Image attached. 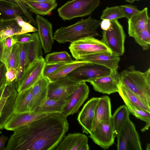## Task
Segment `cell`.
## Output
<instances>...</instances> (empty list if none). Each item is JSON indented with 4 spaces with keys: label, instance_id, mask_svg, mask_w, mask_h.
Here are the masks:
<instances>
[{
    "label": "cell",
    "instance_id": "6da1fadb",
    "mask_svg": "<svg viewBox=\"0 0 150 150\" xmlns=\"http://www.w3.org/2000/svg\"><path fill=\"white\" fill-rule=\"evenodd\" d=\"M67 117L62 113H52L14 131L5 150H52L69 129Z\"/></svg>",
    "mask_w": 150,
    "mask_h": 150
},
{
    "label": "cell",
    "instance_id": "7a4b0ae2",
    "mask_svg": "<svg viewBox=\"0 0 150 150\" xmlns=\"http://www.w3.org/2000/svg\"><path fill=\"white\" fill-rule=\"evenodd\" d=\"M100 23V20L90 16L71 25L58 29L54 33V39L59 43H64L85 37L98 36L97 29Z\"/></svg>",
    "mask_w": 150,
    "mask_h": 150
},
{
    "label": "cell",
    "instance_id": "3957f363",
    "mask_svg": "<svg viewBox=\"0 0 150 150\" xmlns=\"http://www.w3.org/2000/svg\"><path fill=\"white\" fill-rule=\"evenodd\" d=\"M120 76L121 82L150 107V68L142 72L131 65L122 71Z\"/></svg>",
    "mask_w": 150,
    "mask_h": 150
},
{
    "label": "cell",
    "instance_id": "277c9868",
    "mask_svg": "<svg viewBox=\"0 0 150 150\" xmlns=\"http://www.w3.org/2000/svg\"><path fill=\"white\" fill-rule=\"evenodd\" d=\"M100 0H72L59 8V16L64 20L91 14L99 6Z\"/></svg>",
    "mask_w": 150,
    "mask_h": 150
},
{
    "label": "cell",
    "instance_id": "5b68a950",
    "mask_svg": "<svg viewBox=\"0 0 150 150\" xmlns=\"http://www.w3.org/2000/svg\"><path fill=\"white\" fill-rule=\"evenodd\" d=\"M69 49L72 57L78 60L84 56L100 52H112L101 40L90 36L82 38L71 42Z\"/></svg>",
    "mask_w": 150,
    "mask_h": 150
},
{
    "label": "cell",
    "instance_id": "8992f818",
    "mask_svg": "<svg viewBox=\"0 0 150 150\" xmlns=\"http://www.w3.org/2000/svg\"><path fill=\"white\" fill-rule=\"evenodd\" d=\"M110 21L111 26L108 30H103L101 41L113 53L120 56L125 52V34L122 26L117 20Z\"/></svg>",
    "mask_w": 150,
    "mask_h": 150
},
{
    "label": "cell",
    "instance_id": "52a82bcc",
    "mask_svg": "<svg viewBox=\"0 0 150 150\" xmlns=\"http://www.w3.org/2000/svg\"><path fill=\"white\" fill-rule=\"evenodd\" d=\"M79 83L67 76L50 82L48 86L47 98L57 100L69 99Z\"/></svg>",
    "mask_w": 150,
    "mask_h": 150
},
{
    "label": "cell",
    "instance_id": "ba28073f",
    "mask_svg": "<svg viewBox=\"0 0 150 150\" xmlns=\"http://www.w3.org/2000/svg\"><path fill=\"white\" fill-rule=\"evenodd\" d=\"M116 137L118 150H142L138 133L129 119L122 126Z\"/></svg>",
    "mask_w": 150,
    "mask_h": 150
},
{
    "label": "cell",
    "instance_id": "9c48e42d",
    "mask_svg": "<svg viewBox=\"0 0 150 150\" xmlns=\"http://www.w3.org/2000/svg\"><path fill=\"white\" fill-rule=\"evenodd\" d=\"M111 71L104 66L89 62L77 68L66 76L78 82H89L108 75Z\"/></svg>",
    "mask_w": 150,
    "mask_h": 150
},
{
    "label": "cell",
    "instance_id": "30bf717a",
    "mask_svg": "<svg viewBox=\"0 0 150 150\" xmlns=\"http://www.w3.org/2000/svg\"><path fill=\"white\" fill-rule=\"evenodd\" d=\"M89 134L96 144L104 149H108L114 143L115 137L112 118L99 123Z\"/></svg>",
    "mask_w": 150,
    "mask_h": 150
},
{
    "label": "cell",
    "instance_id": "8fae6325",
    "mask_svg": "<svg viewBox=\"0 0 150 150\" xmlns=\"http://www.w3.org/2000/svg\"><path fill=\"white\" fill-rule=\"evenodd\" d=\"M45 64V59L40 57L28 67L22 79L18 84V93L32 87L43 76V71Z\"/></svg>",
    "mask_w": 150,
    "mask_h": 150
},
{
    "label": "cell",
    "instance_id": "7c38bea8",
    "mask_svg": "<svg viewBox=\"0 0 150 150\" xmlns=\"http://www.w3.org/2000/svg\"><path fill=\"white\" fill-rule=\"evenodd\" d=\"M120 82V74L117 70L111 71L108 75L89 82L95 91L109 95L118 92V86Z\"/></svg>",
    "mask_w": 150,
    "mask_h": 150
},
{
    "label": "cell",
    "instance_id": "4fadbf2b",
    "mask_svg": "<svg viewBox=\"0 0 150 150\" xmlns=\"http://www.w3.org/2000/svg\"><path fill=\"white\" fill-rule=\"evenodd\" d=\"M89 89L85 82L79 83L77 88L71 96L62 113L67 117L76 113L88 97Z\"/></svg>",
    "mask_w": 150,
    "mask_h": 150
},
{
    "label": "cell",
    "instance_id": "5bb4252c",
    "mask_svg": "<svg viewBox=\"0 0 150 150\" xmlns=\"http://www.w3.org/2000/svg\"><path fill=\"white\" fill-rule=\"evenodd\" d=\"M79 60L104 66L111 71H114L118 69L120 57L112 52H105L84 56L81 57Z\"/></svg>",
    "mask_w": 150,
    "mask_h": 150
},
{
    "label": "cell",
    "instance_id": "9a60e30c",
    "mask_svg": "<svg viewBox=\"0 0 150 150\" xmlns=\"http://www.w3.org/2000/svg\"><path fill=\"white\" fill-rule=\"evenodd\" d=\"M38 35L45 54L50 52L54 43L52 25L47 19L39 15L36 17Z\"/></svg>",
    "mask_w": 150,
    "mask_h": 150
},
{
    "label": "cell",
    "instance_id": "2e32d148",
    "mask_svg": "<svg viewBox=\"0 0 150 150\" xmlns=\"http://www.w3.org/2000/svg\"><path fill=\"white\" fill-rule=\"evenodd\" d=\"M100 97H93L84 105L77 118L83 132L87 134L91 132L93 127L96 106Z\"/></svg>",
    "mask_w": 150,
    "mask_h": 150
},
{
    "label": "cell",
    "instance_id": "e0dca14e",
    "mask_svg": "<svg viewBox=\"0 0 150 150\" xmlns=\"http://www.w3.org/2000/svg\"><path fill=\"white\" fill-rule=\"evenodd\" d=\"M51 114L35 111L13 113L5 124L4 128L7 130L14 131L23 126Z\"/></svg>",
    "mask_w": 150,
    "mask_h": 150
},
{
    "label": "cell",
    "instance_id": "ac0fdd59",
    "mask_svg": "<svg viewBox=\"0 0 150 150\" xmlns=\"http://www.w3.org/2000/svg\"><path fill=\"white\" fill-rule=\"evenodd\" d=\"M50 81L43 76L32 87V97L29 105L30 112H33L47 98L48 86Z\"/></svg>",
    "mask_w": 150,
    "mask_h": 150
},
{
    "label": "cell",
    "instance_id": "d6986e66",
    "mask_svg": "<svg viewBox=\"0 0 150 150\" xmlns=\"http://www.w3.org/2000/svg\"><path fill=\"white\" fill-rule=\"evenodd\" d=\"M87 137L84 134L76 133L69 134L62 139L55 149L56 150H81L88 143Z\"/></svg>",
    "mask_w": 150,
    "mask_h": 150
},
{
    "label": "cell",
    "instance_id": "ffe728a7",
    "mask_svg": "<svg viewBox=\"0 0 150 150\" xmlns=\"http://www.w3.org/2000/svg\"><path fill=\"white\" fill-rule=\"evenodd\" d=\"M110 99L108 96L100 97L95 108L92 129L100 122L110 120L112 117Z\"/></svg>",
    "mask_w": 150,
    "mask_h": 150
},
{
    "label": "cell",
    "instance_id": "44dd1931",
    "mask_svg": "<svg viewBox=\"0 0 150 150\" xmlns=\"http://www.w3.org/2000/svg\"><path fill=\"white\" fill-rule=\"evenodd\" d=\"M149 17L148 8L145 7L128 20V33L129 36L133 38L137 33L147 28V23Z\"/></svg>",
    "mask_w": 150,
    "mask_h": 150
},
{
    "label": "cell",
    "instance_id": "7402d4cb",
    "mask_svg": "<svg viewBox=\"0 0 150 150\" xmlns=\"http://www.w3.org/2000/svg\"><path fill=\"white\" fill-rule=\"evenodd\" d=\"M17 94L14 92L9 95L3 96L0 100V129L4 128L5 124L14 113Z\"/></svg>",
    "mask_w": 150,
    "mask_h": 150
},
{
    "label": "cell",
    "instance_id": "603a6c76",
    "mask_svg": "<svg viewBox=\"0 0 150 150\" xmlns=\"http://www.w3.org/2000/svg\"><path fill=\"white\" fill-rule=\"evenodd\" d=\"M118 88V93L122 99H125L135 106L150 112V107L147 105L138 95L121 82Z\"/></svg>",
    "mask_w": 150,
    "mask_h": 150
},
{
    "label": "cell",
    "instance_id": "cb8c5ba5",
    "mask_svg": "<svg viewBox=\"0 0 150 150\" xmlns=\"http://www.w3.org/2000/svg\"><path fill=\"white\" fill-rule=\"evenodd\" d=\"M24 13L21 8L7 1L0 0V21L15 19Z\"/></svg>",
    "mask_w": 150,
    "mask_h": 150
},
{
    "label": "cell",
    "instance_id": "d4e9b609",
    "mask_svg": "<svg viewBox=\"0 0 150 150\" xmlns=\"http://www.w3.org/2000/svg\"><path fill=\"white\" fill-rule=\"evenodd\" d=\"M32 97V87L18 93L14 108V113L30 112L29 105Z\"/></svg>",
    "mask_w": 150,
    "mask_h": 150
},
{
    "label": "cell",
    "instance_id": "484cf974",
    "mask_svg": "<svg viewBox=\"0 0 150 150\" xmlns=\"http://www.w3.org/2000/svg\"><path fill=\"white\" fill-rule=\"evenodd\" d=\"M69 100H57L47 98L35 111L45 113H62Z\"/></svg>",
    "mask_w": 150,
    "mask_h": 150
},
{
    "label": "cell",
    "instance_id": "4316f807",
    "mask_svg": "<svg viewBox=\"0 0 150 150\" xmlns=\"http://www.w3.org/2000/svg\"><path fill=\"white\" fill-rule=\"evenodd\" d=\"M89 62L87 61L74 60L62 64L55 71L46 78L50 82L54 81L59 78L66 76L77 68Z\"/></svg>",
    "mask_w": 150,
    "mask_h": 150
},
{
    "label": "cell",
    "instance_id": "83f0119b",
    "mask_svg": "<svg viewBox=\"0 0 150 150\" xmlns=\"http://www.w3.org/2000/svg\"><path fill=\"white\" fill-rule=\"evenodd\" d=\"M32 34L33 37V40L27 43L28 67L38 58L42 57L43 55L42 48L38 33L34 32Z\"/></svg>",
    "mask_w": 150,
    "mask_h": 150
},
{
    "label": "cell",
    "instance_id": "f1b7e54d",
    "mask_svg": "<svg viewBox=\"0 0 150 150\" xmlns=\"http://www.w3.org/2000/svg\"><path fill=\"white\" fill-rule=\"evenodd\" d=\"M129 112L125 105L117 108L112 117L114 132L115 137L124 123L129 119Z\"/></svg>",
    "mask_w": 150,
    "mask_h": 150
},
{
    "label": "cell",
    "instance_id": "f546056e",
    "mask_svg": "<svg viewBox=\"0 0 150 150\" xmlns=\"http://www.w3.org/2000/svg\"><path fill=\"white\" fill-rule=\"evenodd\" d=\"M25 4L28 10L38 15H48L57 5L56 1L48 2H34L26 1Z\"/></svg>",
    "mask_w": 150,
    "mask_h": 150
},
{
    "label": "cell",
    "instance_id": "4dcf8cb0",
    "mask_svg": "<svg viewBox=\"0 0 150 150\" xmlns=\"http://www.w3.org/2000/svg\"><path fill=\"white\" fill-rule=\"evenodd\" d=\"M122 99L129 112L136 118L146 122V125L141 131L144 132L148 130L150 126V112L135 106L125 99Z\"/></svg>",
    "mask_w": 150,
    "mask_h": 150
},
{
    "label": "cell",
    "instance_id": "1f68e13d",
    "mask_svg": "<svg viewBox=\"0 0 150 150\" xmlns=\"http://www.w3.org/2000/svg\"><path fill=\"white\" fill-rule=\"evenodd\" d=\"M21 29L15 19L0 21V40L13 36L20 32Z\"/></svg>",
    "mask_w": 150,
    "mask_h": 150
},
{
    "label": "cell",
    "instance_id": "d6a6232c",
    "mask_svg": "<svg viewBox=\"0 0 150 150\" xmlns=\"http://www.w3.org/2000/svg\"><path fill=\"white\" fill-rule=\"evenodd\" d=\"M19 62L17 78L15 80L18 85L22 79L28 64L27 43H19Z\"/></svg>",
    "mask_w": 150,
    "mask_h": 150
},
{
    "label": "cell",
    "instance_id": "836d02e7",
    "mask_svg": "<svg viewBox=\"0 0 150 150\" xmlns=\"http://www.w3.org/2000/svg\"><path fill=\"white\" fill-rule=\"evenodd\" d=\"M45 60L46 64H65L74 60L71 55L66 51L54 52L47 54Z\"/></svg>",
    "mask_w": 150,
    "mask_h": 150
},
{
    "label": "cell",
    "instance_id": "e575fe53",
    "mask_svg": "<svg viewBox=\"0 0 150 150\" xmlns=\"http://www.w3.org/2000/svg\"><path fill=\"white\" fill-rule=\"evenodd\" d=\"M17 43L13 36L0 40V61L4 63L10 53L13 46Z\"/></svg>",
    "mask_w": 150,
    "mask_h": 150
},
{
    "label": "cell",
    "instance_id": "d590c367",
    "mask_svg": "<svg viewBox=\"0 0 150 150\" xmlns=\"http://www.w3.org/2000/svg\"><path fill=\"white\" fill-rule=\"evenodd\" d=\"M124 17L120 6L107 7L103 11L100 19L110 21L117 20Z\"/></svg>",
    "mask_w": 150,
    "mask_h": 150
},
{
    "label": "cell",
    "instance_id": "8d00e7d4",
    "mask_svg": "<svg viewBox=\"0 0 150 150\" xmlns=\"http://www.w3.org/2000/svg\"><path fill=\"white\" fill-rule=\"evenodd\" d=\"M20 45L17 43L13 47L11 52L4 63L6 68H12L17 71L19 62Z\"/></svg>",
    "mask_w": 150,
    "mask_h": 150
},
{
    "label": "cell",
    "instance_id": "74e56055",
    "mask_svg": "<svg viewBox=\"0 0 150 150\" xmlns=\"http://www.w3.org/2000/svg\"><path fill=\"white\" fill-rule=\"evenodd\" d=\"M150 31L146 28L136 34L133 37L144 50L149 49L150 46Z\"/></svg>",
    "mask_w": 150,
    "mask_h": 150
},
{
    "label": "cell",
    "instance_id": "f35d334b",
    "mask_svg": "<svg viewBox=\"0 0 150 150\" xmlns=\"http://www.w3.org/2000/svg\"><path fill=\"white\" fill-rule=\"evenodd\" d=\"M15 19L21 28L20 31L16 33V35L38 31L37 29L32 25L29 23L25 21L20 16H17Z\"/></svg>",
    "mask_w": 150,
    "mask_h": 150
},
{
    "label": "cell",
    "instance_id": "ab89813d",
    "mask_svg": "<svg viewBox=\"0 0 150 150\" xmlns=\"http://www.w3.org/2000/svg\"><path fill=\"white\" fill-rule=\"evenodd\" d=\"M124 17L128 20L140 11L136 6L131 4L120 6Z\"/></svg>",
    "mask_w": 150,
    "mask_h": 150
},
{
    "label": "cell",
    "instance_id": "60d3db41",
    "mask_svg": "<svg viewBox=\"0 0 150 150\" xmlns=\"http://www.w3.org/2000/svg\"><path fill=\"white\" fill-rule=\"evenodd\" d=\"M17 84L15 81L0 88V100L3 96L9 95L14 91L17 90Z\"/></svg>",
    "mask_w": 150,
    "mask_h": 150
},
{
    "label": "cell",
    "instance_id": "b9f144b4",
    "mask_svg": "<svg viewBox=\"0 0 150 150\" xmlns=\"http://www.w3.org/2000/svg\"><path fill=\"white\" fill-rule=\"evenodd\" d=\"M13 37L16 39L17 43L21 44L28 43L32 41L33 40V34L28 33L16 35Z\"/></svg>",
    "mask_w": 150,
    "mask_h": 150
},
{
    "label": "cell",
    "instance_id": "7bdbcfd3",
    "mask_svg": "<svg viewBox=\"0 0 150 150\" xmlns=\"http://www.w3.org/2000/svg\"><path fill=\"white\" fill-rule=\"evenodd\" d=\"M63 64H46L43 71V76L47 77L55 71Z\"/></svg>",
    "mask_w": 150,
    "mask_h": 150
},
{
    "label": "cell",
    "instance_id": "ee69618b",
    "mask_svg": "<svg viewBox=\"0 0 150 150\" xmlns=\"http://www.w3.org/2000/svg\"><path fill=\"white\" fill-rule=\"evenodd\" d=\"M14 1L23 11L24 13V15L28 18V22L32 24L33 25H35L36 23V22L34 19L29 11V10L26 5L21 2L20 0H14Z\"/></svg>",
    "mask_w": 150,
    "mask_h": 150
},
{
    "label": "cell",
    "instance_id": "f6af8a7d",
    "mask_svg": "<svg viewBox=\"0 0 150 150\" xmlns=\"http://www.w3.org/2000/svg\"><path fill=\"white\" fill-rule=\"evenodd\" d=\"M17 70L12 68H7L6 73V82L5 84L10 83L15 80L17 78Z\"/></svg>",
    "mask_w": 150,
    "mask_h": 150
},
{
    "label": "cell",
    "instance_id": "bcb514c9",
    "mask_svg": "<svg viewBox=\"0 0 150 150\" xmlns=\"http://www.w3.org/2000/svg\"><path fill=\"white\" fill-rule=\"evenodd\" d=\"M6 66L4 63L0 66V88L5 85L6 82Z\"/></svg>",
    "mask_w": 150,
    "mask_h": 150
},
{
    "label": "cell",
    "instance_id": "7dc6e473",
    "mask_svg": "<svg viewBox=\"0 0 150 150\" xmlns=\"http://www.w3.org/2000/svg\"><path fill=\"white\" fill-rule=\"evenodd\" d=\"M110 21L108 19H104L100 22V25L101 28L103 30H109L111 26Z\"/></svg>",
    "mask_w": 150,
    "mask_h": 150
},
{
    "label": "cell",
    "instance_id": "c3c4849f",
    "mask_svg": "<svg viewBox=\"0 0 150 150\" xmlns=\"http://www.w3.org/2000/svg\"><path fill=\"white\" fill-rule=\"evenodd\" d=\"M8 139V137L4 135L0 137V150H5V145Z\"/></svg>",
    "mask_w": 150,
    "mask_h": 150
},
{
    "label": "cell",
    "instance_id": "681fc988",
    "mask_svg": "<svg viewBox=\"0 0 150 150\" xmlns=\"http://www.w3.org/2000/svg\"><path fill=\"white\" fill-rule=\"evenodd\" d=\"M26 1L34 2H48L55 1L56 0H26Z\"/></svg>",
    "mask_w": 150,
    "mask_h": 150
},
{
    "label": "cell",
    "instance_id": "f907efd6",
    "mask_svg": "<svg viewBox=\"0 0 150 150\" xmlns=\"http://www.w3.org/2000/svg\"><path fill=\"white\" fill-rule=\"evenodd\" d=\"M3 0L7 1L9 3H11L13 4L18 5V4H17V3H16V2L14 1V0Z\"/></svg>",
    "mask_w": 150,
    "mask_h": 150
},
{
    "label": "cell",
    "instance_id": "816d5d0a",
    "mask_svg": "<svg viewBox=\"0 0 150 150\" xmlns=\"http://www.w3.org/2000/svg\"><path fill=\"white\" fill-rule=\"evenodd\" d=\"M147 25L148 29L150 30V19L149 17L147 20Z\"/></svg>",
    "mask_w": 150,
    "mask_h": 150
},
{
    "label": "cell",
    "instance_id": "f5cc1de1",
    "mask_svg": "<svg viewBox=\"0 0 150 150\" xmlns=\"http://www.w3.org/2000/svg\"><path fill=\"white\" fill-rule=\"evenodd\" d=\"M127 2L130 3H133L134 2L136 1H139L142 0H125Z\"/></svg>",
    "mask_w": 150,
    "mask_h": 150
},
{
    "label": "cell",
    "instance_id": "db71d44e",
    "mask_svg": "<svg viewBox=\"0 0 150 150\" xmlns=\"http://www.w3.org/2000/svg\"><path fill=\"white\" fill-rule=\"evenodd\" d=\"M146 148V150H150V144L149 143L147 144Z\"/></svg>",
    "mask_w": 150,
    "mask_h": 150
},
{
    "label": "cell",
    "instance_id": "11a10c76",
    "mask_svg": "<svg viewBox=\"0 0 150 150\" xmlns=\"http://www.w3.org/2000/svg\"><path fill=\"white\" fill-rule=\"evenodd\" d=\"M21 2L25 4V3L26 1V0H20Z\"/></svg>",
    "mask_w": 150,
    "mask_h": 150
},
{
    "label": "cell",
    "instance_id": "9f6ffc18",
    "mask_svg": "<svg viewBox=\"0 0 150 150\" xmlns=\"http://www.w3.org/2000/svg\"><path fill=\"white\" fill-rule=\"evenodd\" d=\"M3 63L0 61V66H1V64H2Z\"/></svg>",
    "mask_w": 150,
    "mask_h": 150
}]
</instances>
